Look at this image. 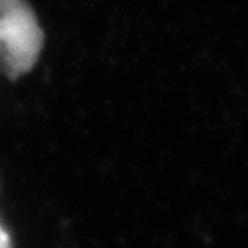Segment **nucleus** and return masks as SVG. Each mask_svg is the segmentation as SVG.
Returning <instances> with one entry per match:
<instances>
[{
  "mask_svg": "<svg viewBox=\"0 0 248 248\" xmlns=\"http://www.w3.org/2000/svg\"><path fill=\"white\" fill-rule=\"evenodd\" d=\"M43 30L26 0H0V68L17 79L33 68L43 50Z\"/></svg>",
  "mask_w": 248,
  "mask_h": 248,
  "instance_id": "1",
  "label": "nucleus"
},
{
  "mask_svg": "<svg viewBox=\"0 0 248 248\" xmlns=\"http://www.w3.org/2000/svg\"><path fill=\"white\" fill-rule=\"evenodd\" d=\"M0 248H11V239H9V233L0 224Z\"/></svg>",
  "mask_w": 248,
  "mask_h": 248,
  "instance_id": "2",
  "label": "nucleus"
}]
</instances>
